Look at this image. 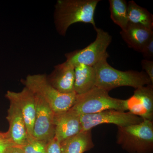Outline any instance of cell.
<instances>
[{"mask_svg":"<svg viewBox=\"0 0 153 153\" xmlns=\"http://www.w3.org/2000/svg\"><path fill=\"white\" fill-rule=\"evenodd\" d=\"M25 87L46 102L55 114L66 112L75 103L76 94L59 92L49 83L45 74H29L21 80Z\"/></svg>","mask_w":153,"mask_h":153,"instance_id":"3957f363","label":"cell"},{"mask_svg":"<svg viewBox=\"0 0 153 153\" xmlns=\"http://www.w3.org/2000/svg\"><path fill=\"white\" fill-rule=\"evenodd\" d=\"M111 19L116 25L125 30L128 25V3L125 0H109Z\"/></svg>","mask_w":153,"mask_h":153,"instance_id":"ac0fdd59","label":"cell"},{"mask_svg":"<svg viewBox=\"0 0 153 153\" xmlns=\"http://www.w3.org/2000/svg\"><path fill=\"white\" fill-rule=\"evenodd\" d=\"M128 15L129 23L153 30L152 14L133 1L128 3Z\"/></svg>","mask_w":153,"mask_h":153,"instance_id":"e0dca14e","label":"cell"},{"mask_svg":"<svg viewBox=\"0 0 153 153\" xmlns=\"http://www.w3.org/2000/svg\"><path fill=\"white\" fill-rule=\"evenodd\" d=\"M71 109L80 115L92 114L106 110L127 111L125 100L110 96L108 91L95 86L86 93L76 95Z\"/></svg>","mask_w":153,"mask_h":153,"instance_id":"5b68a950","label":"cell"},{"mask_svg":"<svg viewBox=\"0 0 153 153\" xmlns=\"http://www.w3.org/2000/svg\"><path fill=\"white\" fill-rule=\"evenodd\" d=\"M55 137L60 143L82 131L80 115L70 108L66 112L55 114Z\"/></svg>","mask_w":153,"mask_h":153,"instance_id":"8fae6325","label":"cell"},{"mask_svg":"<svg viewBox=\"0 0 153 153\" xmlns=\"http://www.w3.org/2000/svg\"><path fill=\"white\" fill-rule=\"evenodd\" d=\"M4 138H7V132H0V139Z\"/></svg>","mask_w":153,"mask_h":153,"instance_id":"d4e9b609","label":"cell"},{"mask_svg":"<svg viewBox=\"0 0 153 153\" xmlns=\"http://www.w3.org/2000/svg\"><path fill=\"white\" fill-rule=\"evenodd\" d=\"M47 153H62L60 143L55 137L47 143Z\"/></svg>","mask_w":153,"mask_h":153,"instance_id":"44dd1931","label":"cell"},{"mask_svg":"<svg viewBox=\"0 0 153 153\" xmlns=\"http://www.w3.org/2000/svg\"><path fill=\"white\" fill-rule=\"evenodd\" d=\"M74 91L77 95L83 94L95 87V71L93 66L79 64L74 66Z\"/></svg>","mask_w":153,"mask_h":153,"instance_id":"9a60e30c","label":"cell"},{"mask_svg":"<svg viewBox=\"0 0 153 153\" xmlns=\"http://www.w3.org/2000/svg\"><path fill=\"white\" fill-rule=\"evenodd\" d=\"M5 153H23L21 148L17 146H14L9 148Z\"/></svg>","mask_w":153,"mask_h":153,"instance_id":"cb8c5ba5","label":"cell"},{"mask_svg":"<svg viewBox=\"0 0 153 153\" xmlns=\"http://www.w3.org/2000/svg\"><path fill=\"white\" fill-rule=\"evenodd\" d=\"M49 83L62 93L74 92V66L67 61L54 67L51 74L47 76Z\"/></svg>","mask_w":153,"mask_h":153,"instance_id":"4fadbf2b","label":"cell"},{"mask_svg":"<svg viewBox=\"0 0 153 153\" xmlns=\"http://www.w3.org/2000/svg\"><path fill=\"white\" fill-rule=\"evenodd\" d=\"M91 130L82 131L60 143L62 153H84L94 147Z\"/></svg>","mask_w":153,"mask_h":153,"instance_id":"2e32d148","label":"cell"},{"mask_svg":"<svg viewBox=\"0 0 153 153\" xmlns=\"http://www.w3.org/2000/svg\"><path fill=\"white\" fill-rule=\"evenodd\" d=\"M120 34L128 47L141 53L145 45L153 37V31L129 23L126 29L121 30Z\"/></svg>","mask_w":153,"mask_h":153,"instance_id":"5bb4252c","label":"cell"},{"mask_svg":"<svg viewBox=\"0 0 153 153\" xmlns=\"http://www.w3.org/2000/svg\"><path fill=\"white\" fill-rule=\"evenodd\" d=\"M108 57L109 55L107 54L93 66L95 71L96 87L109 92L122 86H129L136 89L145 85H153L149 76L144 71L118 70L108 63Z\"/></svg>","mask_w":153,"mask_h":153,"instance_id":"7a4b0ae2","label":"cell"},{"mask_svg":"<svg viewBox=\"0 0 153 153\" xmlns=\"http://www.w3.org/2000/svg\"><path fill=\"white\" fill-rule=\"evenodd\" d=\"M144 120L129 112L114 109L80 115L82 131L91 130L102 124H113L117 127H126L140 123Z\"/></svg>","mask_w":153,"mask_h":153,"instance_id":"52a82bcc","label":"cell"},{"mask_svg":"<svg viewBox=\"0 0 153 153\" xmlns=\"http://www.w3.org/2000/svg\"><path fill=\"white\" fill-rule=\"evenodd\" d=\"M141 53L146 60H153V36L149 40Z\"/></svg>","mask_w":153,"mask_h":153,"instance_id":"ffe728a7","label":"cell"},{"mask_svg":"<svg viewBox=\"0 0 153 153\" xmlns=\"http://www.w3.org/2000/svg\"><path fill=\"white\" fill-rule=\"evenodd\" d=\"M142 67L153 84V61L144 59L141 61Z\"/></svg>","mask_w":153,"mask_h":153,"instance_id":"7402d4cb","label":"cell"},{"mask_svg":"<svg viewBox=\"0 0 153 153\" xmlns=\"http://www.w3.org/2000/svg\"><path fill=\"white\" fill-rule=\"evenodd\" d=\"M14 146H16L8 138L0 139V153H5L9 148Z\"/></svg>","mask_w":153,"mask_h":153,"instance_id":"603a6c76","label":"cell"},{"mask_svg":"<svg viewBox=\"0 0 153 153\" xmlns=\"http://www.w3.org/2000/svg\"><path fill=\"white\" fill-rule=\"evenodd\" d=\"M5 97L9 101L13 102L19 107L26 124L28 139L33 137V126L36 114L35 94L25 87L20 92L8 91Z\"/></svg>","mask_w":153,"mask_h":153,"instance_id":"30bf717a","label":"cell"},{"mask_svg":"<svg viewBox=\"0 0 153 153\" xmlns=\"http://www.w3.org/2000/svg\"><path fill=\"white\" fill-rule=\"evenodd\" d=\"M100 0H58L55 6L54 21L57 33L66 36L73 24L83 23L96 27L94 13Z\"/></svg>","mask_w":153,"mask_h":153,"instance_id":"6da1fadb","label":"cell"},{"mask_svg":"<svg viewBox=\"0 0 153 153\" xmlns=\"http://www.w3.org/2000/svg\"><path fill=\"white\" fill-rule=\"evenodd\" d=\"M94 29L97 33L95 41L83 49L66 53V61L74 66L79 64L93 66L108 54L107 49L112 37L100 28L96 27Z\"/></svg>","mask_w":153,"mask_h":153,"instance_id":"8992f818","label":"cell"},{"mask_svg":"<svg viewBox=\"0 0 153 153\" xmlns=\"http://www.w3.org/2000/svg\"><path fill=\"white\" fill-rule=\"evenodd\" d=\"M47 144L33 137L28 139L26 143L19 147L23 153H47Z\"/></svg>","mask_w":153,"mask_h":153,"instance_id":"d6986e66","label":"cell"},{"mask_svg":"<svg viewBox=\"0 0 153 153\" xmlns=\"http://www.w3.org/2000/svg\"><path fill=\"white\" fill-rule=\"evenodd\" d=\"M127 111L143 119L153 121V85L136 88L134 94L125 100Z\"/></svg>","mask_w":153,"mask_h":153,"instance_id":"9c48e42d","label":"cell"},{"mask_svg":"<svg viewBox=\"0 0 153 153\" xmlns=\"http://www.w3.org/2000/svg\"><path fill=\"white\" fill-rule=\"evenodd\" d=\"M36 114L33 136L47 143L55 137V112L43 99L35 95Z\"/></svg>","mask_w":153,"mask_h":153,"instance_id":"ba28073f","label":"cell"},{"mask_svg":"<svg viewBox=\"0 0 153 153\" xmlns=\"http://www.w3.org/2000/svg\"><path fill=\"white\" fill-rule=\"evenodd\" d=\"M10 102L6 117L9 123L7 137L16 146L21 147L27 143L29 138L27 128L20 108L16 103Z\"/></svg>","mask_w":153,"mask_h":153,"instance_id":"7c38bea8","label":"cell"},{"mask_svg":"<svg viewBox=\"0 0 153 153\" xmlns=\"http://www.w3.org/2000/svg\"><path fill=\"white\" fill-rule=\"evenodd\" d=\"M117 143L128 153H153V121L117 127Z\"/></svg>","mask_w":153,"mask_h":153,"instance_id":"277c9868","label":"cell"}]
</instances>
